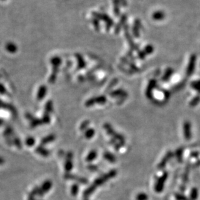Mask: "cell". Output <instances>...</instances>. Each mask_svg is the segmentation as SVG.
Masks as SVG:
<instances>
[{
	"mask_svg": "<svg viewBox=\"0 0 200 200\" xmlns=\"http://www.w3.org/2000/svg\"><path fill=\"white\" fill-rule=\"evenodd\" d=\"M199 102H200V96H198L192 99V101H191L190 103V105L192 107H195L196 105H198Z\"/></svg>",
	"mask_w": 200,
	"mask_h": 200,
	"instance_id": "8992f818",
	"label": "cell"
},
{
	"mask_svg": "<svg viewBox=\"0 0 200 200\" xmlns=\"http://www.w3.org/2000/svg\"><path fill=\"white\" fill-rule=\"evenodd\" d=\"M198 196V191L196 188H193L190 192V198L192 200H196Z\"/></svg>",
	"mask_w": 200,
	"mask_h": 200,
	"instance_id": "5b68a950",
	"label": "cell"
},
{
	"mask_svg": "<svg viewBox=\"0 0 200 200\" xmlns=\"http://www.w3.org/2000/svg\"><path fill=\"white\" fill-rule=\"evenodd\" d=\"M183 135L187 141H189L192 138V130H191V124L189 121H185L183 125Z\"/></svg>",
	"mask_w": 200,
	"mask_h": 200,
	"instance_id": "7a4b0ae2",
	"label": "cell"
},
{
	"mask_svg": "<svg viewBox=\"0 0 200 200\" xmlns=\"http://www.w3.org/2000/svg\"><path fill=\"white\" fill-rule=\"evenodd\" d=\"M190 85L194 90H195L197 92L200 94V80L192 82Z\"/></svg>",
	"mask_w": 200,
	"mask_h": 200,
	"instance_id": "277c9868",
	"label": "cell"
},
{
	"mask_svg": "<svg viewBox=\"0 0 200 200\" xmlns=\"http://www.w3.org/2000/svg\"><path fill=\"white\" fill-rule=\"evenodd\" d=\"M172 72H173V71L171 69H168V70H167L166 71V73L165 74V76H164V79H168V78H170V76L171 74H172Z\"/></svg>",
	"mask_w": 200,
	"mask_h": 200,
	"instance_id": "52a82bcc",
	"label": "cell"
},
{
	"mask_svg": "<svg viewBox=\"0 0 200 200\" xmlns=\"http://www.w3.org/2000/svg\"><path fill=\"white\" fill-rule=\"evenodd\" d=\"M2 1H5V0H2Z\"/></svg>",
	"mask_w": 200,
	"mask_h": 200,
	"instance_id": "ba28073f",
	"label": "cell"
},
{
	"mask_svg": "<svg viewBox=\"0 0 200 200\" xmlns=\"http://www.w3.org/2000/svg\"><path fill=\"white\" fill-rule=\"evenodd\" d=\"M6 50L10 53H14L17 51V46L13 42H8L6 44Z\"/></svg>",
	"mask_w": 200,
	"mask_h": 200,
	"instance_id": "3957f363",
	"label": "cell"
},
{
	"mask_svg": "<svg viewBox=\"0 0 200 200\" xmlns=\"http://www.w3.org/2000/svg\"><path fill=\"white\" fill-rule=\"evenodd\" d=\"M196 61H197V57L195 54H193L190 56L189 61H188V66L186 70V74L187 76L190 77L192 75V73L194 72L196 65Z\"/></svg>",
	"mask_w": 200,
	"mask_h": 200,
	"instance_id": "6da1fadb",
	"label": "cell"
}]
</instances>
